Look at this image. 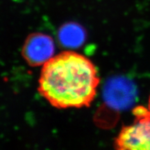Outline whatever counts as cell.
<instances>
[{"label":"cell","instance_id":"6da1fadb","mask_svg":"<svg viewBox=\"0 0 150 150\" xmlns=\"http://www.w3.org/2000/svg\"><path fill=\"white\" fill-rule=\"evenodd\" d=\"M99 84L97 70L91 60L67 51L42 65L38 91L56 108H80L91 106Z\"/></svg>","mask_w":150,"mask_h":150},{"label":"cell","instance_id":"7a4b0ae2","mask_svg":"<svg viewBox=\"0 0 150 150\" xmlns=\"http://www.w3.org/2000/svg\"><path fill=\"white\" fill-rule=\"evenodd\" d=\"M134 123L124 127L116 138L114 145L117 149H150V114L142 106L134 109Z\"/></svg>","mask_w":150,"mask_h":150},{"label":"cell","instance_id":"3957f363","mask_svg":"<svg viewBox=\"0 0 150 150\" xmlns=\"http://www.w3.org/2000/svg\"><path fill=\"white\" fill-rule=\"evenodd\" d=\"M55 45L50 35L42 33H32L22 47V56L31 66L43 65L54 56Z\"/></svg>","mask_w":150,"mask_h":150},{"label":"cell","instance_id":"277c9868","mask_svg":"<svg viewBox=\"0 0 150 150\" xmlns=\"http://www.w3.org/2000/svg\"><path fill=\"white\" fill-rule=\"evenodd\" d=\"M136 96L134 85L125 78L110 80L105 88V100L115 108L125 109L129 107L134 103Z\"/></svg>","mask_w":150,"mask_h":150},{"label":"cell","instance_id":"5b68a950","mask_svg":"<svg viewBox=\"0 0 150 150\" xmlns=\"http://www.w3.org/2000/svg\"><path fill=\"white\" fill-rule=\"evenodd\" d=\"M85 32L83 28L74 23L63 26L59 31V40L63 45L68 47H78L85 40Z\"/></svg>","mask_w":150,"mask_h":150},{"label":"cell","instance_id":"8992f818","mask_svg":"<svg viewBox=\"0 0 150 150\" xmlns=\"http://www.w3.org/2000/svg\"><path fill=\"white\" fill-rule=\"evenodd\" d=\"M147 108H148V110H149V114H150V96H149V101H148Z\"/></svg>","mask_w":150,"mask_h":150}]
</instances>
